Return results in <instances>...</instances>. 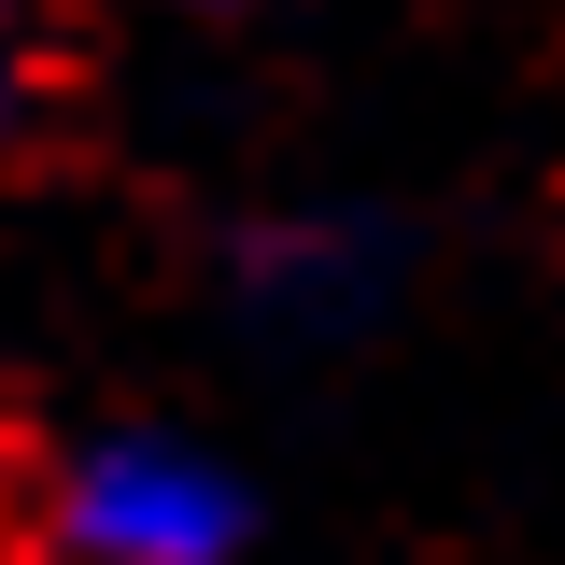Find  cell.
<instances>
[{"mask_svg":"<svg viewBox=\"0 0 565 565\" xmlns=\"http://www.w3.org/2000/svg\"><path fill=\"white\" fill-rule=\"evenodd\" d=\"M43 552L57 565H241L255 481L184 424H99L43 467Z\"/></svg>","mask_w":565,"mask_h":565,"instance_id":"1","label":"cell"},{"mask_svg":"<svg viewBox=\"0 0 565 565\" xmlns=\"http://www.w3.org/2000/svg\"><path fill=\"white\" fill-rule=\"evenodd\" d=\"M382 297H396V241L367 212H269L241 241V311L282 340H353Z\"/></svg>","mask_w":565,"mask_h":565,"instance_id":"2","label":"cell"},{"mask_svg":"<svg viewBox=\"0 0 565 565\" xmlns=\"http://www.w3.org/2000/svg\"><path fill=\"white\" fill-rule=\"evenodd\" d=\"M43 85H57V29H43V0H0V170L29 156V128H43Z\"/></svg>","mask_w":565,"mask_h":565,"instance_id":"3","label":"cell"}]
</instances>
